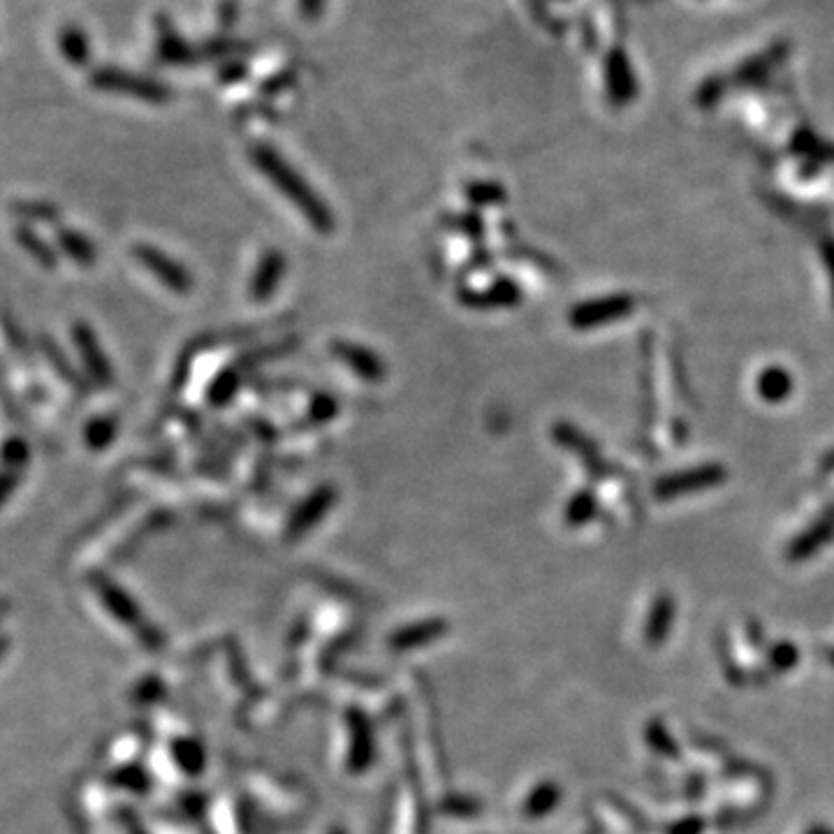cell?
<instances>
[{
	"mask_svg": "<svg viewBox=\"0 0 834 834\" xmlns=\"http://www.w3.org/2000/svg\"><path fill=\"white\" fill-rule=\"evenodd\" d=\"M332 353L336 355V360L346 364L355 376L367 380V383H378V380L385 378V362L367 346H360V343L353 341H334Z\"/></svg>",
	"mask_w": 834,
	"mask_h": 834,
	"instance_id": "cell-5",
	"label": "cell"
},
{
	"mask_svg": "<svg viewBox=\"0 0 834 834\" xmlns=\"http://www.w3.org/2000/svg\"><path fill=\"white\" fill-rule=\"evenodd\" d=\"M336 413H339V404H336V399L329 397V394H318V397L313 399L311 417L316 422H329Z\"/></svg>",
	"mask_w": 834,
	"mask_h": 834,
	"instance_id": "cell-19",
	"label": "cell"
},
{
	"mask_svg": "<svg viewBox=\"0 0 834 834\" xmlns=\"http://www.w3.org/2000/svg\"><path fill=\"white\" fill-rule=\"evenodd\" d=\"M45 350H47V357H49V362H51V364H54V369H56L58 373H61V376H63V380H65V383L75 385L79 392H84V380H82V378H79L75 371H72V367H70V362H68V360H65V355L61 353V350H58V348H54V346H51V343H49V341H45Z\"/></svg>",
	"mask_w": 834,
	"mask_h": 834,
	"instance_id": "cell-16",
	"label": "cell"
},
{
	"mask_svg": "<svg viewBox=\"0 0 834 834\" xmlns=\"http://www.w3.org/2000/svg\"><path fill=\"white\" fill-rule=\"evenodd\" d=\"M628 311H633V299L624 295L619 297H605V299H591L570 309L568 323L575 329H591L612 323V320L624 318Z\"/></svg>",
	"mask_w": 834,
	"mask_h": 834,
	"instance_id": "cell-3",
	"label": "cell"
},
{
	"mask_svg": "<svg viewBox=\"0 0 834 834\" xmlns=\"http://www.w3.org/2000/svg\"><path fill=\"white\" fill-rule=\"evenodd\" d=\"M14 237H17V244L24 248V251L31 255V258L38 262L40 267L54 269L58 265V255H56L54 248H51L47 241L42 239L33 228H28V225H21V228L14 232Z\"/></svg>",
	"mask_w": 834,
	"mask_h": 834,
	"instance_id": "cell-10",
	"label": "cell"
},
{
	"mask_svg": "<svg viewBox=\"0 0 834 834\" xmlns=\"http://www.w3.org/2000/svg\"><path fill=\"white\" fill-rule=\"evenodd\" d=\"M19 485V473L17 471H0V506L7 501V496L14 492V487Z\"/></svg>",
	"mask_w": 834,
	"mask_h": 834,
	"instance_id": "cell-20",
	"label": "cell"
},
{
	"mask_svg": "<svg viewBox=\"0 0 834 834\" xmlns=\"http://www.w3.org/2000/svg\"><path fill=\"white\" fill-rule=\"evenodd\" d=\"M12 211L26 223H51L58 221V209L49 202H14Z\"/></svg>",
	"mask_w": 834,
	"mask_h": 834,
	"instance_id": "cell-13",
	"label": "cell"
},
{
	"mask_svg": "<svg viewBox=\"0 0 834 834\" xmlns=\"http://www.w3.org/2000/svg\"><path fill=\"white\" fill-rule=\"evenodd\" d=\"M116 429H119L116 427V417H95V420L86 424V443H89V448L93 450L107 448V445L114 441Z\"/></svg>",
	"mask_w": 834,
	"mask_h": 834,
	"instance_id": "cell-12",
	"label": "cell"
},
{
	"mask_svg": "<svg viewBox=\"0 0 834 834\" xmlns=\"http://www.w3.org/2000/svg\"><path fill=\"white\" fill-rule=\"evenodd\" d=\"M239 371L237 369H228L223 371L221 376L214 380V385H211V392H209V401L214 406H225L228 401L234 397V392H237L239 387Z\"/></svg>",
	"mask_w": 834,
	"mask_h": 834,
	"instance_id": "cell-15",
	"label": "cell"
},
{
	"mask_svg": "<svg viewBox=\"0 0 834 834\" xmlns=\"http://www.w3.org/2000/svg\"><path fill=\"white\" fill-rule=\"evenodd\" d=\"M72 339H75L79 353H82V360L86 364V371L93 378L95 385L109 387L114 383V367L109 364L105 350H102L98 336L91 327L86 325H75L72 327Z\"/></svg>",
	"mask_w": 834,
	"mask_h": 834,
	"instance_id": "cell-4",
	"label": "cell"
},
{
	"mask_svg": "<svg viewBox=\"0 0 834 834\" xmlns=\"http://www.w3.org/2000/svg\"><path fill=\"white\" fill-rule=\"evenodd\" d=\"M285 267H288V262H285V255L281 251L269 248V251L262 253L258 267L253 272L251 285H248L253 302H267L274 295L285 276Z\"/></svg>",
	"mask_w": 834,
	"mask_h": 834,
	"instance_id": "cell-7",
	"label": "cell"
},
{
	"mask_svg": "<svg viewBox=\"0 0 834 834\" xmlns=\"http://www.w3.org/2000/svg\"><path fill=\"white\" fill-rule=\"evenodd\" d=\"M462 304L475 311H492V309H510L522 302V290L510 278H499L489 288L466 290L462 292Z\"/></svg>",
	"mask_w": 834,
	"mask_h": 834,
	"instance_id": "cell-6",
	"label": "cell"
},
{
	"mask_svg": "<svg viewBox=\"0 0 834 834\" xmlns=\"http://www.w3.org/2000/svg\"><path fill=\"white\" fill-rule=\"evenodd\" d=\"M0 459H3L7 471H17V468H21L28 462L26 443L19 441V438H12V441H7L3 445V450H0Z\"/></svg>",
	"mask_w": 834,
	"mask_h": 834,
	"instance_id": "cell-17",
	"label": "cell"
},
{
	"mask_svg": "<svg viewBox=\"0 0 834 834\" xmlns=\"http://www.w3.org/2000/svg\"><path fill=\"white\" fill-rule=\"evenodd\" d=\"M56 246L61 248V253L68 255L72 262H77L79 267H93L95 260H98V248H95L89 237H84V234L77 230H58Z\"/></svg>",
	"mask_w": 834,
	"mask_h": 834,
	"instance_id": "cell-9",
	"label": "cell"
},
{
	"mask_svg": "<svg viewBox=\"0 0 834 834\" xmlns=\"http://www.w3.org/2000/svg\"><path fill=\"white\" fill-rule=\"evenodd\" d=\"M596 508V499L591 496L589 492H580L577 496H573V501L568 503V510H566V517L570 524H580L584 522L591 515V510Z\"/></svg>",
	"mask_w": 834,
	"mask_h": 834,
	"instance_id": "cell-18",
	"label": "cell"
},
{
	"mask_svg": "<svg viewBox=\"0 0 834 834\" xmlns=\"http://www.w3.org/2000/svg\"><path fill=\"white\" fill-rule=\"evenodd\" d=\"M251 156L255 167L272 181L274 188L292 204V207L299 209V214L309 221L313 230L327 234L336 228L334 214L329 211L323 197L309 186V181H306L288 160L278 156L269 146H255Z\"/></svg>",
	"mask_w": 834,
	"mask_h": 834,
	"instance_id": "cell-1",
	"label": "cell"
},
{
	"mask_svg": "<svg viewBox=\"0 0 834 834\" xmlns=\"http://www.w3.org/2000/svg\"><path fill=\"white\" fill-rule=\"evenodd\" d=\"M466 197L478 207H494V204L506 202V190L499 184H487V181H473L466 188Z\"/></svg>",
	"mask_w": 834,
	"mask_h": 834,
	"instance_id": "cell-14",
	"label": "cell"
},
{
	"mask_svg": "<svg viewBox=\"0 0 834 834\" xmlns=\"http://www.w3.org/2000/svg\"><path fill=\"white\" fill-rule=\"evenodd\" d=\"M554 438L563 445V448L577 452V455L587 462L589 468H596L598 464H601L598 462V452L594 445H591L575 427H568V424H554Z\"/></svg>",
	"mask_w": 834,
	"mask_h": 834,
	"instance_id": "cell-11",
	"label": "cell"
},
{
	"mask_svg": "<svg viewBox=\"0 0 834 834\" xmlns=\"http://www.w3.org/2000/svg\"><path fill=\"white\" fill-rule=\"evenodd\" d=\"M334 501L336 489L332 485H320L318 489H313V492L299 503V508L292 512L290 536H297V533H304L309 531L311 526H316L320 519L325 517V512L334 506Z\"/></svg>",
	"mask_w": 834,
	"mask_h": 834,
	"instance_id": "cell-8",
	"label": "cell"
},
{
	"mask_svg": "<svg viewBox=\"0 0 834 834\" xmlns=\"http://www.w3.org/2000/svg\"><path fill=\"white\" fill-rule=\"evenodd\" d=\"M133 255L139 265H142L146 272L156 276L158 283H163L165 288L177 292V295H188V292L193 290V274H190L184 265H179L177 260L170 258V255L160 251V248L149 244H137L133 248Z\"/></svg>",
	"mask_w": 834,
	"mask_h": 834,
	"instance_id": "cell-2",
	"label": "cell"
}]
</instances>
